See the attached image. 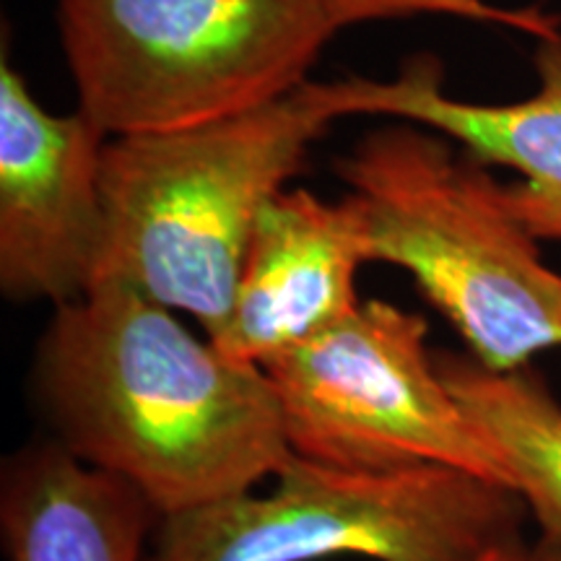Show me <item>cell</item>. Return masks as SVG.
Listing matches in <instances>:
<instances>
[{
	"label": "cell",
	"mask_w": 561,
	"mask_h": 561,
	"mask_svg": "<svg viewBox=\"0 0 561 561\" xmlns=\"http://www.w3.org/2000/svg\"><path fill=\"white\" fill-rule=\"evenodd\" d=\"M447 388L507 468L510 486L561 553V403L530 367L489 369L471 354H437Z\"/></svg>",
	"instance_id": "11"
},
{
	"label": "cell",
	"mask_w": 561,
	"mask_h": 561,
	"mask_svg": "<svg viewBox=\"0 0 561 561\" xmlns=\"http://www.w3.org/2000/svg\"><path fill=\"white\" fill-rule=\"evenodd\" d=\"M367 263L354 195L333 203L305 187L280 191L257 216L231 314L210 343L231 362L265 367L359 307L356 273Z\"/></svg>",
	"instance_id": "8"
},
{
	"label": "cell",
	"mask_w": 561,
	"mask_h": 561,
	"mask_svg": "<svg viewBox=\"0 0 561 561\" xmlns=\"http://www.w3.org/2000/svg\"><path fill=\"white\" fill-rule=\"evenodd\" d=\"M34 390L55 442L136 486L161 520L257 489L294 455L265 369L227 359L128 280L55 307Z\"/></svg>",
	"instance_id": "1"
},
{
	"label": "cell",
	"mask_w": 561,
	"mask_h": 561,
	"mask_svg": "<svg viewBox=\"0 0 561 561\" xmlns=\"http://www.w3.org/2000/svg\"><path fill=\"white\" fill-rule=\"evenodd\" d=\"M536 94L517 102H466L445 91L434 55L405 58L388 81L346 79V115H377L424 125L462 144L479 164L507 167L512 214L538 242H561V26L533 53Z\"/></svg>",
	"instance_id": "9"
},
{
	"label": "cell",
	"mask_w": 561,
	"mask_h": 561,
	"mask_svg": "<svg viewBox=\"0 0 561 561\" xmlns=\"http://www.w3.org/2000/svg\"><path fill=\"white\" fill-rule=\"evenodd\" d=\"M161 515L136 486L58 442L13 458L0 525L9 561H144Z\"/></svg>",
	"instance_id": "10"
},
{
	"label": "cell",
	"mask_w": 561,
	"mask_h": 561,
	"mask_svg": "<svg viewBox=\"0 0 561 561\" xmlns=\"http://www.w3.org/2000/svg\"><path fill=\"white\" fill-rule=\"evenodd\" d=\"M110 136L83 112L53 115L0 62V289L16 301L79 299L100 255Z\"/></svg>",
	"instance_id": "7"
},
{
	"label": "cell",
	"mask_w": 561,
	"mask_h": 561,
	"mask_svg": "<svg viewBox=\"0 0 561 561\" xmlns=\"http://www.w3.org/2000/svg\"><path fill=\"white\" fill-rule=\"evenodd\" d=\"M479 561H528V551H525L517 541H510L491 549L486 557H481Z\"/></svg>",
	"instance_id": "13"
},
{
	"label": "cell",
	"mask_w": 561,
	"mask_h": 561,
	"mask_svg": "<svg viewBox=\"0 0 561 561\" xmlns=\"http://www.w3.org/2000/svg\"><path fill=\"white\" fill-rule=\"evenodd\" d=\"M335 26L367 24V21H392L411 19L421 13L434 16H455L466 21H481V24H496L530 34L533 39H546L557 34L561 19L538 9H502L486 0H322Z\"/></svg>",
	"instance_id": "12"
},
{
	"label": "cell",
	"mask_w": 561,
	"mask_h": 561,
	"mask_svg": "<svg viewBox=\"0 0 561 561\" xmlns=\"http://www.w3.org/2000/svg\"><path fill=\"white\" fill-rule=\"evenodd\" d=\"M528 561H561V553L541 543V546H538V549L528 551Z\"/></svg>",
	"instance_id": "14"
},
{
	"label": "cell",
	"mask_w": 561,
	"mask_h": 561,
	"mask_svg": "<svg viewBox=\"0 0 561 561\" xmlns=\"http://www.w3.org/2000/svg\"><path fill=\"white\" fill-rule=\"evenodd\" d=\"M515 491L442 466L351 471L291 455L268 491L164 517L149 561H479L517 541Z\"/></svg>",
	"instance_id": "5"
},
{
	"label": "cell",
	"mask_w": 561,
	"mask_h": 561,
	"mask_svg": "<svg viewBox=\"0 0 561 561\" xmlns=\"http://www.w3.org/2000/svg\"><path fill=\"white\" fill-rule=\"evenodd\" d=\"M346 115V81H307L263 107L195 128L110 138L94 280H128L159 305L224 331L265 203Z\"/></svg>",
	"instance_id": "2"
},
{
	"label": "cell",
	"mask_w": 561,
	"mask_h": 561,
	"mask_svg": "<svg viewBox=\"0 0 561 561\" xmlns=\"http://www.w3.org/2000/svg\"><path fill=\"white\" fill-rule=\"evenodd\" d=\"M79 112L110 138L195 128L310 81L322 0H58Z\"/></svg>",
	"instance_id": "4"
},
{
	"label": "cell",
	"mask_w": 561,
	"mask_h": 561,
	"mask_svg": "<svg viewBox=\"0 0 561 561\" xmlns=\"http://www.w3.org/2000/svg\"><path fill=\"white\" fill-rule=\"evenodd\" d=\"M426 339L421 314L367 299L265 364L291 453L351 471L442 466L512 489Z\"/></svg>",
	"instance_id": "6"
},
{
	"label": "cell",
	"mask_w": 561,
	"mask_h": 561,
	"mask_svg": "<svg viewBox=\"0 0 561 561\" xmlns=\"http://www.w3.org/2000/svg\"><path fill=\"white\" fill-rule=\"evenodd\" d=\"M359 203L371 263L416 280L489 369H523L561 348V276L512 214L502 182L442 133L396 121L335 161Z\"/></svg>",
	"instance_id": "3"
}]
</instances>
